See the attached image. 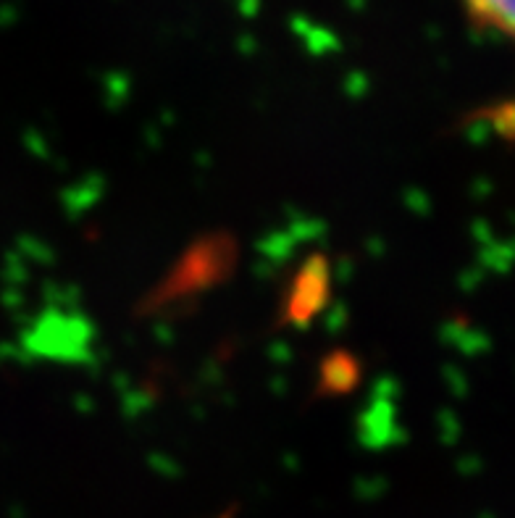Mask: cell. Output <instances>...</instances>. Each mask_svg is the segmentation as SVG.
<instances>
[{
  "instance_id": "3957f363",
  "label": "cell",
  "mask_w": 515,
  "mask_h": 518,
  "mask_svg": "<svg viewBox=\"0 0 515 518\" xmlns=\"http://www.w3.org/2000/svg\"><path fill=\"white\" fill-rule=\"evenodd\" d=\"M466 6L481 27L494 29L505 37L513 32L515 0H466Z\"/></svg>"
},
{
  "instance_id": "6da1fadb",
  "label": "cell",
  "mask_w": 515,
  "mask_h": 518,
  "mask_svg": "<svg viewBox=\"0 0 515 518\" xmlns=\"http://www.w3.org/2000/svg\"><path fill=\"white\" fill-rule=\"evenodd\" d=\"M329 261L313 256L292 279L287 306H284V321L292 327H308L318 313L329 303Z\"/></svg>"
},
{
  "instance_id": "7a4b0ae2",
  "label": "cell",
  "mask_w": 515,
  "mask_h": 518,
  "mask_svg": "<svg viewBox=\"0 0 515 518\" xmlns=\"http://www.w3.org/2000/svg\"><path fill=\"white\" fill-rule=\"evenodd\" d=\"M360 377L358 361L350 353H332L326 355V361L321 363V392L326 395H345L347 390H353L355 382Z\"/></svg>"
}]
</instances>
